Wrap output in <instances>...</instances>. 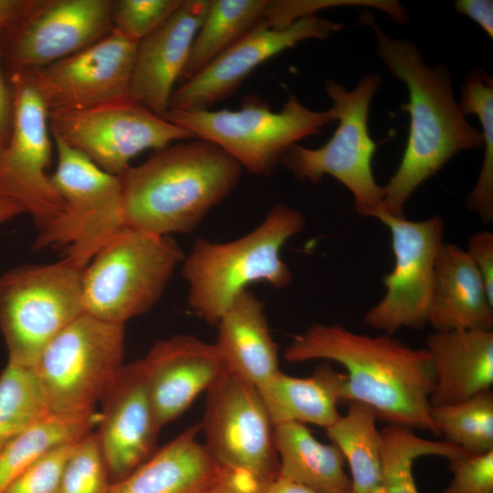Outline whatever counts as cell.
Here are the masks:
<instances>
[{
  "label": "cell",
  "mask_w": 493,
  "mask_h": 493,
  "mask_svg": "<svg viewBox=\"0 0 493 493\" xmlns=\"http://www.w3.org/2000/svg\"><path fill=\"white\" fill-rule=\"evenodd\" d=\"M361 22L372 31L378 57L404 83L409 98L401 105L410 118L406 146L398 168L383 186L380 209L404 216L405 203L423 183L458 152L480 146H484V156L476 183L482 189L491 188L493 139L485 138L462 113L448 68L427 64L414 42L388 36L370 11L361 13Z\"/></svg>",
  "instance_id": "obj_1"
},
{
  "label": "cell",
  "mask_w": 493,
  "mask_h": 493,
  "mask_svg": "<svg viewBox=\"0 0 493 493\" xmlns=\"http://www.w3.org/2000/svg\"><path fill=\"white\" fill-rule=\"evenodd\" d=\"M284 359L327 360L345 370L344 402L372 408L388 425L438 435L430 415L435 373L425 348H412L383 333H357L339 324H314L295 335Z\"/></svg>",
  "instance_id": "obj_2"
},
{
  "label": "cell",
  "mask_w": 493,
  "mask_h": 493,
  "mask_svg": "<svg viewBox=\"0 0 493 493\" xmlns=\"http://www.w3.org/2000/svg\"><path fill=\"white\" fill-rule=\"evenodd\" d=\"M242 170L201 139L159 150L120 176L125 226L162 236L190 233L231 194Z\"/></svg>",
  "instance_id": "obj_3"
},
{
  "label": "cell",
  "mask_w": 493,
  "mask_h": 493,
  "mask_svg": "<svg viewBox=\"0 0 493 493\" xmlns=\"http://www.w3.org/2000/svg\"><path fill=\"white\" fill-rule=\"evenodd\" d=\"M304 226L302 213L281 203L237 239L225 243L197 239L182 262L189 308L204 321L216 325L249 284L266 282L276 288L289 285L293 275L280 251Z\"/></svg>",
  "instance_id": "obj_4"
},
{
  "label": "cell",
  "mask_w": 493,
  "mask_h": 493,
  "mask_svg": "<svg viewBox=\"0 0 493 493\" xmlns=\"http://www.w3.org/2000/svg\"><path fill=\"white\" fill-rule=\"evenodd\" d=\"M184 257L170 236L123 227L83 271L84 312L123 325L148 312L162 297Z\"/></svg>",
  "instance_id": "obj_5"
},
{
  "label": "cell",
  "mask_w": 493,
  "mask_h": 493,
  "mask_svg": "<svg viewBox=\"0 0 493 493\" xmlns=\"http://www.w3.org/2000/svg\"><path fill=\"white\" fill-rule=\"evenodd\" d=\"M163 118L186 130L193 138L215 144L242 169L265 176L275 171L291 145L319 135L325 125L336 121L330 109L313 110L293 94L278 111L251 95L236 110H168Z\"/></svg>",
  "instance_id": "obj_6"
},
{
  "label": "cell",
  "mask_w": 493,
  "mask_h": 493,
  "mask_svg": "<svg viewBox=\"0 0 493 493\" xmlns=\"http://www.w3.org/2000/svg\"><path fill=\"white\" fill-rule=\"evenodd\" d=\"M382 85V77L368 73L351 90L328 79L324 89L330 108L339 124L321 147L310 149L291 145L280 163L301 181L320 182L324 175L334 177L353 195L354 207L362 216L372 217L381 208L383 189L373 175L372 160L376 142L369 132L371 102Z\"/></svg>",
  "instance_id": "obj_7"
},
{
  "label": "cell",
  "mask_w": 493,
  "mask_h": 493,
  "mask_svg": "<svg viewBox=\"0 0 493 493\" xmlns=\"http://www.w3.org/2000/svg\"><path fill=\"white\" fill-rule=\"evenodd\" d=\"M124 325L82 313L43 349L35 370L49 413L68 419L95 416L94 408L123 363Z\"/></svg>",
  "instance_id": "obj_8"
},
{
  "label": "cell",
  "mask_w": 493,
  "mask_h": 493,
  "mask_svg": "<svg viewBox=\"0 0 493 493\" xmlns=\"http://www.w3.org/2000/svg\"><path fill=\"white\" fill-rule=\"evenodd\" d=\"M84 267L68 257L0 276V330L8 362L34 367L45 346L84 313Z\"/></svg>",
  "instance_id": "obj_9"
},
{
  "label": "cell",
  "mask_w": 493,
  "mask_h": 493,
  "mask_svg": "<svg viewBox=\"0 0 493 493\" xmlns=\"http://www.w3.org/2000/svg\"><path fill=\"white\" fill-rule=\"evenodd\" d=\"M53 139L58 162L50 178L65 207L40 228L33 246L65 247L66 257L85 268L126 226L121 181L61 139Z\"/></svg>",
  "instance_id": "obj_10"
},
{
  "label": "cell",
  "mask_w": 493,
  "mask_h": 493,
  "mask_svg": "<svg viewBox=\"0 0 493 493\" xmlns=\"http://www.w3.org/2000/svg\"><path fill=\"white\" fill-rule=\"evenodd\" d=\"M51 135L121 176L141 152L164 149L193 136L131 97L74 110L48 111Z\"/></svg>",
  "instance_id": "obj_11"
},
{
  "label": "cell",
  "mask_w": 493,
  "mask_h": 493,
  "mask_svg": "<svg viewBox=\"0 0 493 493\" xmlns=\"http://www.w3.org/2000/svg\"><path fill=\"white\" fill-rule=\"evenodd\" d=\"M13 120L0 150V195L19 203L40 228L64 209L47 167L52 156L48 110L29 72L10 73Z\"/></svg>",
  "instance_id": "obj_12"
},
{
  "label": "cell",
  "mask_w": 493,
  "mask_h": 493,
  "mask_svg": "<svg viewBox=\"0 0 493 493\" xmlns=\"http://www.w3.org/2000/svg\"><path fill=\"white\" fill-rule=\"evenodd\" d=\"M205 446L225 469L246 472L264 484L278 476L274 425L254 384L226 373L207 391Z\"/></svg>",
  "instance_id": "obj_13"
},
{
  "label": "cell",
  "mask_w": 493,
  "mask_h": 493,
  "mask_svg": "<svg viewBox=\"0 0 493 493\" xmlns=\"http://www.w3.org/2000/svg\"><path fill=\"white\" fill-rule=\"evenodd\" d=\"M113 30L111 0H26L0 35V58L12 72H32L78 53Z\"/></svg>",
  "instance_id": "obj_14"
},
{
  "label": "cell",
  "mask_w": 493,
  "mask_h": 493,
  "mask_svg": "<svg viewBox=\"0 0 493 493\" xmlns=\"http://www.w3.org/2000/svg\"><path fill=\"white\" fill-rule=\"evenodd\" d=\"M372 217L390 230L394 265L383 278V297L363 321L390 335L404 328L421 329L427 324L435 259L444 243L443 218L412 221L382 209Z\"/></svg>",
  "instance_id": "obj_15"
},
{
  "label": "cell",
  "mask_w": 493,
  "mask_h": 493,
  "mask_svg": "<svg viewBox=\"0 0 493 493\" xmlns=\"http://www.w3.org/2000/svg\"><path fill=\"white\" fill-rule=\"evenodd\" d=\"M343 26L316 15L289 25L261 24L218 55L173 92L169 110H210L230 97L258 66L308 39H326Z\"/></svg>",
  "instance_id": "obj_16"
},
{
  "label": "cell",
  "mask_w": 493,
  "mask_h": 493,
  "mask_svg": "<svg viewBox=\"0 0 493 493\" xmlns=\"http://www.w3.org/2000/svg\"><path fill=\"white\" fill-rule=\"evenodd\" d=\"M138 44L113 28L89 47L29 73L48 111L89 108L130 96Z\"/></svg>",
  "instance_id": "obj_17"
},
{
  "label": "cell",
  "mask_w": 493,
  "mask_h": 493,
  "mask_svg": "<svg viewBox=\"0 0 493 493\" xmlns=\"http://www.w3.org/2000/svg\"><path fill=\"white\" fill-rule=\"evenodd\" d=\"M95 432L111 483L121 480L153 453L157 425L141 359L123 364L101 398Z\"/></svg>",
  "instance_id": "obj_18"
},
{
  "label": "cell",
  "mask_w": 493,
  "mask_h": 493,
  "mask_svg": "<svg viewBox=\"0 0 493 493\" xmlns=\"http://www.w3.org/2000/svg\"><path fill=\"white\" fill-rule=\"evenodd\" d=\"M141 362L160 429L227 373L215 344L192 335H173L156 341Z\"/></svg>",
  "instance_id": "obj_19"
},
{
  "label": "cell",
  "mask_w": 493,
  "mask_h": 493,
  "mask_svg": "<svg viewBox=\"0 0 493 493\" xmlns=\"http://www.w3.org/2000/svg\"><path fill=\"white\" fill-rule=\"evenodd\" d=\"M211 0H184L161 26L139 41L130 97L163 117Z\"/></svg>",
  "instance_id": "obj_20"
},
{
  "label": "cell",
  "mask_w": 493,
  "mask_h": 493,
  "mask_svg": "<svg viewBox=\"0 0 493 493\" xmlns=\"http://www.w3.org/2000/svg\"><path fill=\"white\" fill-rule=\"evenodd\" d=\"M427 324L434 330H492L493 298L457 245L443 243L435 264Z\"/></svg>",
  "instance_id": "obj_21"
},
{
  "label": "cell",
  "mask_w": 493,
  "mask_h": 493,
  "mask_svg": "<svg viewBox=\"0 0 493 493\" xmlns=\"http://www.w3.org/2000/svg\"><path fill=\"white\" fill-rule=\"evenodd\" d=\"M435 373L431 406L458 403L493 384L492 330H435L426 337Z\"/></svg>",
  "instance_id": "obj_22"
},
{
  "label": "cell",
  "mask_w": 493,
  "mask_h": 493,
  "mask_svg": "<svg viewBox=\"0 0 493 493\" xmlns=\"http://www.w3.org/2000/svg\"><path fill=\"white\" fill-rule=\"evenodd\" d=\"M200 425L185 429L119 481L108 493H201L223 468L198 440Z\"/></svg>",
  "instance_id": "obj_23"
},
{
  "label": "cell",
  "mask_w": 493,
  "mask_h": 493,
  "mask_svg": "<svg viewBox=\"0 0 493 493\" xmlns=\"http://www.w3.org/2000/svg\"><path fill=\"white\" fill-rule=\"evenodd\" d=\"M214 343L227 373L259 386L278 373V347L268 329L264 305L247 289L237 295L216 324Z\"/></svg>",
  "instance_id": "obj_24"
},
{
  "label": "cell",
  "mask_w": 493,
  "mask_h": 493,
  "mask_svg": "<svg viewBox=\"0 0 493 493\" xmlns=\"http://www.w3.org/2000/svg\"><path fill=\"white\" fill-rule=\"evenodd\" d=\"M344 381L343 373L324 363L305 378L279 371L257 388L274 426L299 423L327 429L341 416L338 404L344 402Z\"/></svg>",
  "instance_id": "obj_25"
},
{
  "label": "cell",
  "mask_w": 493,
  "mask_h": 493,
  "mask_svg": "<svg viewBox=\"0 0 493 493\" xmlns=\"http://www.w3.org/2000/svg\"><path fill=\"white\" fill-rule=\"evenodd\" d=\"M278 476L319 493H350L351 478L339 447L320 442L306 425L285 423L274 426Z\"/></svg>",
  "instance_id": "obj_26"
},
{
  "label": "cell",
  "mask_w": 493,
  "mask_h": 493,
  "mask_svg": "<svg viewBox=\"0 0 493 493\" xmlns=\"http://www.w3.org/2000/svg\"><path fill=\"white\" fill-rule=\"evenodd\" d=\"M269 6L270 0H211L179 82L191 79L246 34L267 24Z\"/></svg>",
  "instance_id": "obj_27"
},
{
  "label": "cell",
  "mask_w": 493,
  "mask_h": 493,
  "mask_svg": "<svg viewBox=\"0 0 493 493\" xmlns=\"http://www.w3.org/2000/svg\"><path fill=\"white\" fill-rule=\"evenodd\" d=\"M375 412L349 403L345 414L326 429L330 442L341 452L351 471L350 493H383L381 431Z\"/></svg>",
  "instance_id": "obj_28"
},
{
  "label": "cell",
  "mask_w": 493,
  "mask_h": 493,
  "mask_svg": "<svg viewBox=\"0 0 493 493\" xmlns=\"http://www.w3.org/2000/svg\"><path fill=\"white\" fill-rule=\"evenodd\" d=\"M48 415L47 397L35 368L8 362L0 374V452Z\"/></svg>",
  "instance_id": "obj_29"
},
{
  "label": "cell",
  "mask_w": 493,
  "mask_h": 493,
  "mask_svg": "<svg viewBox=\"0 0 493 493\" xmlns=\"http://www.w3.org/2000/svg\"><path fill=\"white\" fill-rule=\"evenodd\" d=\"M380 431L383 493H419L413 466L420 456H440L449 460L465 453L444 440L423 438L408 427L388 425Z\"/></svg>",
  "instance_id": "obj_30"
},
{
  "label": "cell",
  "mask_w": 493,
  "mask_h": 493,
  "mask_svg": "<svg viewBox=\"0 0 493 493\" xmlns=\"http://www.w3.org/2000/svg\"><path fill=\"white\" fill-rule=\"evenodd\" d=\"M98 418L68 419L50 414L11 441L0 452V493L38 456L90 432Z\"/></svg>",
  "instance_id": "obj_31"
},
{
  "label": "cell",
  "mask_w": 493,
  "mask_h": 493,
  "mask_svg": "<svg viewBox=\"0 0 493 493\" xmlns=\"http://www.w3.org/2000/svg\"><path fill=\"white\" fill-rule=\"evenodd\" d=\"M438 435L468 454L493 451V394L490 390L464 401L430 407Z\"/></svg>",
  "instance_id": "obj_32"
},
{
  "label": "cell",
  "mask_w": 493,
  "mask_h": 493,
  "mask_svg": "<svg viewBox=\"0 0 493 493\" xmlns=\"http://www.w3.org/2000/svg\"><path fill=\"white\" fill-rule=\"evenodd\" d=\"M111 481L95 432L79 438L68 457L58 493H108Z\"/></svg>",
  "instance_id": "obj_33"
},
{
  "label": "cell",
  "mask_w": 493,
  "mask_h": 493,
  "mask_svg": "<svg viewBox=\"0 0 493 493\" xmlns=\"http://www.w3.org/2000/svg\"><path fill=\"white\" fill-rule=\"evenodd\" d=\"M184 0H115L111 1L113 28L141 41L165 21Z\"/></svg>",
  "instance_id": "obj_34"
},
{
  "label": "cell",
  "mask_w": 493,
  "mask_h": 493,
  "mask_svg": "<svg viewBox=\"0 0 493 493\" xmlns=\"http://www.w3.org/2000/svg\"><path fill=\"white\" fill-rule=\"evenodd\" d=\"M78 440L58 446L38 456L4 493H58L66 463Z\"/></svg>",
  "instance_id": "obj_35"
},
{
  "label": "cell",
  "mask_w": 493,
  "mask_h": 493,
  "mask_svg": "<svg viewBox=\"0 0 493 493\" xmlns=\"http://www.w3.org/2000/svg\"><path fill=\"white\" fill-rule=\"evenodd\" d=\"M452 479L438 493H493V451L449 459Z\"/></svg>",
  "instance_id": "obj_36"
},
{
  "label": "cell",
  "mask_w": 493,
  "mask_h": 493,
  "mask_svg": "<svg viewBox=\"0 0 493 493\" xmlns=\"http://www.w3.org/2000/svg\"><path fill=\"white\" fill-rule=\"evenodd\" d=\"M493 298V234L488 230L473 234L467 250Z\"/></svg>",
  "instance_id": "obj_37"
},
{
  "label": "cell",
  "mask_w": 493,
  "mask_h": 493,
  "mask_svg": "<svg viewBox=\"0 0 493 493\" xmlns=\"http://www.w3.org/2000/svg\"><path fill=\"white\" fill-rule=\"evenodd\" d=\"M453 6L456 11L477 23L490 38L493 37L492 0H456Z\"/></svg>",
  "instance_id": "obj_38"
},
{
  "label": "cell",
  "mask_w": 493,
  "mask_h": 493,
  "mask_svg": "<svg viewBox=\"0 0 493 493\" xmlns=\"http://www.w3.org/2000/svg\"><path fill=\"white\" fill-rule=\"evenodd\" d=\"M1 35V31H0ZM13 99L10 85L5 80L0 58V150L6 144L12 128Z\"/></svg>",
  "instance_id": "obj_39"
},
{
  "label": "cell",
  "mask_w": 493,
  "mask_h": 493,
  "mask_svg": "<svg viewBox=\"0 0 493 493\" xmlns=\"http://www.w3.org/2000/svg\"><path fill=\"white\" fill-rule=\"evenodd\" d=\"M26 0H0V31L14 24L22 14Z\"/></svg>",
  "instance_id": "obj_40"
},
{
  "label": "cell",
  "mask_w": 493,
  "mask_h": 493,
  "mask_svg": "<svg viewBox=\"0 0 493 493\" xmlns=\"http://www.w3.org/2000/svg\"><path fill=\"white\" fill-rule=\"evenodd\" d=\"M263 493H319L298 482L278 476L269 482Z\"/></svg>",
  "instance_id": "obj_41"
},
{
  "label": "cell",
  "mask_w": 493,
  "mask_h": 493,
  "mask_svg": "<svg viewBox=\"0 0 493 493\" xmlns=\"http://www.w3.org/2000/svg\"><path fill=\"white\" fill-rule=\"evenodd\" d=\"M23 213H26L23 205L0 195V225Z\"/></svg>",
  "instance_id": "obj_42"
},
{
  "label": "cell",
  "mask_w": 493,
  "mask_h": 493,
  "mask_svg": "<svg viewBox=\"0 0 493 493\" xmlns=\"http://www.w3.org/2000/svg\"><path fill=\"white\" fill-rule=\"evenodd\" d=\"M201 493H242V492L236 490L233 487H231L228 483H226L223 479L222 474H221L220 477L218 478L216 482H215L213 485L208 487L206 489H205Z\"/></svg>",
  "instance_id": "obj_43"
}]
</instances>
